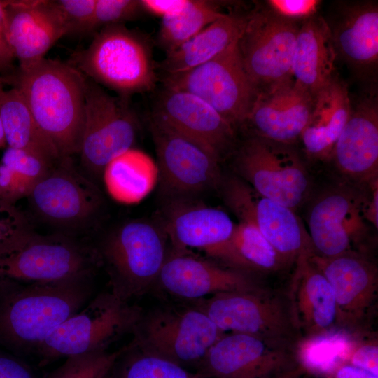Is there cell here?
Instances as JSON below:
<instances>
[{
  "label": "cell",
  "mask_w": 378,
  "mask_h": 378,
  "mask_svg": "<svg viewBox=\"0 0 378 378\" xmlns=\"http://www.w3.org/2000/svg\"><path fill=\"white\" fill-rule=\"evenodd\" d=\"M113 370V369H112ZM103 378H114L112 370Z\"/></svg>",
  "instance_id": "48"
},
{
  "label": "cell",
  "mask_w": 378,
  "mask_h": 378,
  "mask_svg": "<svg viewBox=\"0 0 378 378\" xmlns=\"http://www.w3.org/2000/svg\"><path fill=\"white\" fill-rule=\"evenodd\" d=\"M336 58L326 20L316 14L304 20L298 31L293 55L294 83L314 99L335 76Z\"/></svg>",
  "instance_id": "27"
},
{
  "label": "cell",
  "mask_w": 378,
  "mask_h": 378,
  "mask_svg": "<svg viewBox=\"0 0 378 378\" xmlns=\"http://www.w3.org/2000/svg\"><path fill=\"white\" fill-rule=\"evenodd\" d=\"M114 378H203L198 373L160 356L144 352L131 343L117 361Z\"/></svg>",
  "instance_id": "35"
},
{
  "label": "cell",
  "mask_w": 378,
  "mask_h": 378,
  "mask_svg": "<svg viewBox=\"0 0 378 378\" xmlns=\"http://www.w3.org/2000/svg\"><path fill=\"white\" fill-rule=\"evenodd\" d=\"M190 0H140L145 12L162 18L174 16L182 12Z\"/></svg>",
  "instance_id": "42"
},
{
  "label": "cell",
  "mask_w": 378,
  "mask_h": 378,
  "mask_svg": "<svg viewBox=\"0 0 378 378\" xmlns=\"http://www.w3.org/2000/svg\"><path fill=\"white\" fill-rule=\"evenodd\" d=\"M291 344L255 335L224 334L198 365L203 378H271L293 363Z\"/></svg>",
  "instance_id": "16"
},
{
  "label": "cell",
  "mask_w": 378,
  "mask_h": 378,
  "mask_svg": "<svg viewBox=\"0 0 378 378\" xmlns=\"http://www.w3.org/2000/svg\"><path fill=\"white\" fill-rule=\"evenodd\" d=\"M136 130L127 99L111 95L86 77L85 123L78 153L85 167L94 173L104 171L112 159L132 148Z\"/></svg>",
  "instance_id": "12"
},
{
  "label": "cell",
  "mask_w": 378,
  "mask_h": 378,
  "mask_svg": "<svg viewBox=\"0 0 378 378\" xmlns=\"http://www.w3.org/2000/svg\"><path fill=\"white\" fill-rule=\"evenodd\" d=\"M28 197L41 217L69 226L88 221L102 201L99 189L76 169L71 158L53 164Z\"/></svg>",
  "instance_id": "17"
},
{
  "label": "cell",
  "mask_w": 378,
  "mask_h": 378,
  "mask_svg": "<svg viewBox=\"0 0 378 378\" xmlns=\"http://www.w3.org/2000/svg\"><path fill=\"white\" fill-rule=\"evenodd\" d=\"M144 12L140 0H96L94 31L133 20Z\"/></svg>",
  "instance_id": "38"
},
{
  "label": "cell",
  "mask_w": 378,
  "mask_h": 378,
  "mask_svg": "<svg viewBox=\"0 0 378 378\" xmlns=\"http://www.w3.org/2000/svg\"><path fill=\"white\" fill-rule=\"evenodd\" d=\"M0 78L20 92L60 159L79 153L85 123V76L68 62L43 58Z\"/></svg>",
  "instance_id": "1"
},
{
  "label": "cell",
  "mask_w": 378,
  "mask_h": 378,
  "mask_svg": "<svg viewBox=\"0 0 378 378\" xmlns=\"http://www.w3.org/2000/svg\"><path fill=\"white\" fill-rule=\"evenodd\" d=\"M246 16L225 13L180 47L167 53L160 64L164 75L189 71L219 55L239 38Z\"/></svg>",
  "instance_id": "29"
},
{
  "label": "cell",
  "mask_w": 378,
  "mask_h": 378,
  "mask_svg": "<svg viewBox=\"0 0 378 378\" xmlns=\"http://www.w3.org/2000/svg\"><path fill=\"white\" fill-rule=\"evenodd\" d=\"M378 347L375 343L360 346L352 355V365L377 375Z\"/></svg>",
  "instance_id": "44"
},
{
  "label": "cell",
  "mask_w": 378,
  "mask_h": 378,
  "mask_svg": "<svg viewBox=\"0 0 378 378\" xmlns=\"http://www.w3.org/2000/svg\"><path fill=\"white\" fill-rule=\"evenodd\" d=\"M335 378H378V375L353 365H345L337 370Z\"/></svg>",
  "instance_id": "46"
},
{
  "label": "cell",
  "mask_w": 378,
  "mask_h": 378,
  "mask_svg": "<svg viewBox=\"0 0 378 378\" xmlns=\"http://www.w3.org/2000/svg\"><path fill=\"white\" fill-rule=\"evenodd\" d=\"M108 193L115 200L136 203L154 188L158 167L144 152L131 148L112 159L104 169Z\"/></svg>",
  "instance_id": "31"
},
{
  "label": "cell",
  "mask_w": 378,
  "mask_h": 378,
  "mask_svg": "<svg viewBox=\"0 0 378 378\" xmlns=\"http://www.w3.org/2000/svg\"><path fill=\"white\" fill-rule=\"evenodd\" d=\"M265 5L277 16L298 22L315 15L321 1L318 0H269Z\"/></svg>",
  "instance_id": "40"
},
{
  "label": "cell",
  "mask_w": 378,
  "mask_h": 378,
  "mask_svg": "<svg viewBox=\"0 0 378 378\" xmlns=\"http://www.w3.org/2000/svg\"><path fill=\"white\" fill-rule=\"evenodd\" d=\"M127 349V345L113 352L94 351L71 356L44 378H103L108 374Z\"/></svg>",
  "instance_id": "36"
},
{
  "label": "cell",
  "mask_w": 378,
  "mask_h": 378,
  "mask_svg": "<svg viewBox=\"0 0 378 378\" xmlns=\"http://www.w3.org/2000/svg\"><path fill=\"white\" fill-rule=\"evenodd\" d=\"M68 62L127 99L152 90L157 82L149 42L124 24L99 29L88 48L74 52Z\"/></svg>",
  "instance_id": "3"
},
{
  "label": "cell",
  "mask_w": 378,
  "mask_h": 378,
  "mask_svg": "<svg viewBox=\"0 0 378 378\" xmlns=\"http://www.w3.org/2000/svg\"><path fill=\"white\" fill-rule=\"evenodd\" d=\"M92 278L0 284V343L20 354H34L53 330L90 300Z\"/></svg>",
  "instance_id": "2"
},
{
  "label": "cell",
  "mask_w": 378,
  "mask_h": 378,
  "mask_svg": "<svg viewBox=\"0 0 378 378\" xmlns=\"http://www.w3.org/2000/svg\"><path fill=\"white\" fill-rule=\"evenodd\" d=\"M314 103V99L293 82L258 93L246 122L256 136L290 145L300 137Z\"/></svg>",
  "instance_id": "26"
},
{
  "label": "cell",
  "mask_w": 378,
  "mask_h": 378,
  "mask_svg": "<svg viewBox=\"0 0 378 378\" xmlns=\"http://www.w3.org/2000/svg\"><path fill=\"white\" fill-rule=\"evenodd\" d=\"M346 85L336 75L315 97L314 106L300 138L308 155L329 159L351 111Z\"/></svg>",
  "instance_id": "28"
},
{
  "label": "cell",
  "mask_w": 378,
  "mask_h": 378,
  "mask_svg": "<svg viewBox=\"0 0 378 378\" xmlns=\"http://www.w3.org/2000/svg\"><path fill=\"white\" fill-rule=\"evenodd\" d=\"M235 166L256 192L295 211L310 193L308 171L289 145L253 136L241 148Z\"/></svg>",
  "instance_id": "10"
},
{
  "label": "cell",
  "mask_w": 378,
  "mask_h": 378,
  "mask_svg": "<svg viewBox=\"0 0 378 378\" xmlns=\"http://www.w3.org/2000/svg\"><path fill=\"white\" fill-rule=\"evenodd\" d=\"M225 200L240 221L253 225L286 265L314 250L308 231L294 210L265 197L238 178L225 186Z\"/></svg>",
  "instance_id": "14"
},
{
  "label": "cell",
  "mask_w": 378,
  "mask_h": 378,
  "mask_svg": "<svg viewBox=\"0 0 378 378\" xmlns=\"http://www.w3.org/2000/svg\"><path fill=\"white\" fill-rule=\"evenodd\" d=\"M4 13L6 36L20 68L45 58L52 46L67 34L55 1H4Z\"/></svg>",
  "instance_id": "19"
},
{
  "label": "cell",
  "mask_w": 378,
  "mask_h": 378,
  "mask_svg": "<svg viewBox=\"0 0 378 378\" xmlns=\"http://www.w3.org/2000/svg\"><path fill=\"white\" fill-rule=\"evenodd\" d=\"M102 265L94 247L63 234H36L22 248L0 255V284H32L93 275Z\"/></svg>",
  "instance_id": "7"
},
{
  "label": "cell",
  "mask_w": 378,
  "mask_h": 378,
  "mask_svg": "<svg viewBox=\"0 0 378 378\" xmlns=\"http://www.w3.org/2000/svg\"><path fill=\"white\" fill-rule=\"evenodd\" d=\"M370 188V192L365 195L363 206L365 220L372 225L376 229L378 227V176L371 179L367 183Z\"/></svg>",
  "instance_id": "45"
},
{
  "label": "cell",
  "mask_w": 378,
  "mask_h": 378,
  "mask_svg": "<svg viewBox=\"0 0 378 378\" xmlns=\"http://www.w3.org/2000/svg\"><path fill=\"white\" fill-rule=\"evenodd\" d=\"M295 261L288 300L299 332L309 339L328 333L337 325V304L333 290L312 262L309 253Z\"/></svg>",
  "instance_id": "25"
},
{
  "label": "cell",
  "mask_w": 378,
  "mask_h": 378,
  "mask_svg": "<svg viewBox=\"0 0 378 378\" xmlns=\"http://www.w3.org/2000/svg\"><path fill=\"white\" fill-rule=\"evenodd\" d=\"M52 164L34 153L8 147L0 162V199L15 204L28 197Z\"/></svg>",
  "instance_id": "32"
},
{
  "label": "cell",
  "mask_w": 378,
  "mask_h": 378,
  "mask_svg": "<svg viewBox=\"0 0 378 378\" xmlns=\"http://www.w3.org/2000/svg\"><path fill=\"white\" fill-rule=\"evenodd\" d=\"M284 378H286V377H284Z\"/></svg>",
  "instance_id": "49"
},
{
  "label": "cell",
  "mask_w": 378,
  "mask_h": 378,
  "mask_svg": "<svg viewBox=\"0 0 378 378\" xmlns=\"http://www.w3.org/2000/svg\"><path fill=\"white\" fill-rule=\"evenodd\" d=\"M236 224L223 210L178 198L166 214L164 231L176 252L188 248L204 250L224 260Z\"/></svg>",
  "instance_id": "21"
},
{
  "label": "cell",
  "mask_w": 378,
  "mask_h": 378,
  "mask_svg": "<svg viewBox=\"0 0 378 378\" xmlns=\"http://www.w3.org/2000/svg\"><path fill=\"white\" fill-rule=\"evenodd\" d=\"M55 2L64 20L67 34L94 31L96 0H57Z\"/></svg>",
  "instance_id": "39"
},
{
  "label": "cell",
  "mask_w": 378,
  "mask_h": 378,
  "mask_svg": "<svg viewBox=\"0 0 378 378\" xmlns=\"http://www.w3.org/2000/svg\"><path fill=\"white\" fill-rule=\"evenodd\" d=\"M36 234L14 203L0 199V255L22 248Z\"/></svg>",
  "instance_id": "37"
},
{
  "label": "cell",
  "mask_w": 378,
  "mask_h": 378,
  "mask_svg": "<svg viewBox=\"0 0 378 378\" xmlns=\"http://www.w3.org/2000/svg\"><path fill=\"white\" fill-rule=\"evenodd\" d=\"M4 7V1H0V75L2 76L15 69L13 61L15 59L6 34Z\"/></svg>",
  "instance_id": "43"
},
{
  "label": "cell",
  "mask_w": 378,
  "mask_h": 378,
  "mask_svg": "<svg viewBox=\"0 0 378 378\" xmlns=\"http://www.w3.org/2000/svg\"><path fill=\"white\" fill-rule=\"evenodd\" d=\"M6 144V141L4 130L3 127L1 120L0 118V148L4 146Z\"/></svg>",
  "instance_id": "47"
},
{
  "label": "cell",
  "mask_w": 378,
  "mask_h": 378,
  "mask_svg": "<svg viewBox=\"0 0 378 378\" xmlns=\"http://www.w3.org/2000/svg\"><path fill=\"white\" fill-rule=\"evenodd\" d=\"M151 115L197 141L219 160L234 144V126L190 93L164 86Z\"/></svg>",
  "instance_id": "20"
},
{
  "label": "cell",
  "mask_w": 378,
  "mask_h": 378,
  "mask_svg": "<svg viewBox=\"0 0 378 378\" xmlns=\"http://www.w3.org/2000/svg\"><path fill=\"white\" fill-rule=\"evenodd\" d=\"M158 279L167 292L187 299L260 289L239 272L222 268L184 252L175 251L167 257Z\"/></svg>",
  "instance_id": "23"
},
{
  "label": "cell",
  "mask_w": 378,
  "mask_h": 378,
  "mask_svg": "<svg viewBox=\"0 0 378 378\" xmlns=\"http://www.w3.org/2000/svg\"><path fill=\"white\" fill-rule=\"evenodd\" d=\"M149 126L167 192L184 198L220 182V160L205 146L152 115Z\"/></svg>",
  "instance_id": "13"
},
{
  "label": "cell",
  "mask_w": 378,
  "mask_h": 378,
  "mask_svg": "<svg viewBox=\"0 0 378 378\" xmlns=\"http://www.w3.org/2000/svg\"><path fill=\"white\" fill-rule=\"evenodd\" d=\"M133 332L130 343L134 346L183 368L198 366L225 334L198 307L162 309L142 316Z\"/></svg>",
  "instance_id": "9"
},
{
  "label": "cell",
  "mask_w": 378,
  "mask_h": 378,
  "mask_svg": "<svg viewBox=\"0 0 378 378\" xmlns=\"http://www.w3.org/2000/svg\"><path fill=\"white\" fill-rule=\"evenodd\" d=\"M234 266L260 271H276L284 267L282 258L252 224H236L225 260Z\"/></svg>",
  "instance_id": "33"
},
{
  "label": "cell",
  "mask_w": 378,
  "mask_h": 378,
  "mask_svg": "<svg viewBox=\"0 0 378 378\" xmlns=\"http://www.w3.org/2000/svg\"><path fill=\"white\" fill-rule=\"evenodd\" d=\"M0 118L8 147L34 153L54 164L57 151L36 124L23 96L15 87H4L0 78Z\"/></svg>",
  "instance_id": "30"
},
{
  "label": "cell",
  "mask_w": 378,
  "mask_h": 378,
  "mask_svg": "<svg viewBox=\"0 0 378 378\" xmlns=\"http://www.w3.org/2000/svg\"><path fill=\"white\" fill-rule=\"evenodd\" d=\"M300 27L277 16L265 3L247 15L238 47L258 93L293 82L292 61Z\"/></svg>",
  "instance_id": "8"
},
{
  "label": "cell",
  "mask_w": 378,
  "mask_h": 378,
  "mask_svg": "<svg viewBox=\"0 0 378 378\" xmlns=\"http://www.w3.org/2000/svg\"><path fill=\"white\" fill-rule=\"evenodd\" d=\"M224 332L229 331L291 344L300 332L288 299L266 290L227 292L197 307Z\"/></svg>",
  "instance_id": "11"
},
{
  "label": "cell",
  "mask_w": 378,
  "mask_h": 378,
  "mask_svg": "<svg viewBox=\"0 0 378 378\" xmlns=\"http://www.w3.org/2000/svg\"><path fill=\"white\" fill-rule=\"evenodd\" d=\"M224 14L216 2L190 0L182 12L162 19L158 34L159 43L167 53L170 52Z\"/></svg>",
  "instance_id": "34"
},
{
  "label": "cell",
  "mask_w": 378,
  "mask_h": 378,
  "mask_svg": "<svg viewBox=\"0 0 378 378\" xmlns=\"http://www.w3.org/2000/svg\"><path fill=\"white\" fill-rule=\"evenodd\" d=\"M0 378H38L34 369L18 357L0 351Z\"/></svg>",
  "instance_id": "41"
},
{
  "label": "cell",
  "mask_w": 378,
  "mask_h": 378,
  "mask_svg": "<svg viewBox=\"0 0 378 378\" xmlns=\"http://www.w3.org/2000/svg\"><path fill=\"white\" fill-rule=\"evenodd\" d=\"M238 40L200 66L164 75V86L195 95L233 126L245 122L258 92L244 66Z\"/></svg>",
  "instance_id": "6"
},
{
  "label": "cell",
  "mask_w": 378,
  "mask_h": 378,
  "mask_svg": "<svg viewBox=\"0 0 378 378\" xmlns=\"http://www.w3.org/2000/svg\"><path fill=\"white\" fill-rule=\"evenodd\" d=\"M348 178L366 183L378 176V107L374 98L351 106L330 157Z\"/></svg>",
  "instance_id": "24"
},
{
  "label": "cell",
  "mask_w": 378,
  "mask_h": 378,
  "mask_svg": "<svg viewBox=\"0 0 378 378\" xmlns=\"http://www.w3.org/2000/svg\"><path fill=\"white\" fill-rule=\"evenodd\" d=\"M309 257L333 290L337 324L358 327L377 297L378 279L375 265L354 251L334 257H324L312 251Z\"/></svg>",
  "instance_id": "18"
},
{
  "label": "cell",
  "mask_w": 378,
  "mask_h": 378,
  "mask_svg": "<svg viewBox=\"0 0 378 378\" xmlns=\"http://www.w3.org/2000/svg\"><path fill=\"white\" fill-rule=\"evenodd\" d=\"M337 57L365 76L378 62V7L370 1H341L326 21Z\"/></svg>",
  "instance_id": "22"
},
{
  "label": "cell",
  "mask_w": 378,
  "mask_h": 378,
  "mask_svg": "<svg viewBox=\"0 0 378 378\" xmlns=\"http://www.w3.org/2000/svg\"><path fill=\"white\" fill-rule=\"evenodd\" d=\"M164 233L150 222L132 220L93 246L106 266L112 293L128 302L158 279L167 258Z\"/></svg>",
  "instance_id": "5"
},
{
  "label": "cell",
  "mask_w": 378,
  "mask_h": 378,
  "mask_svg": "<svg viewBox=\"0 0 378 378\" xmlns=\"http://www.w3.org/2000/svg\"><path fill=\"white\" fill-rule=\"evenodd\" d=\"M142 316L140 308L130 305L111 292L101 293L84 308L53 330L34 355L40 367L62 357L106 351L124 334L134 331Z\"/></svg>",
  "instance_id": "4"
},
{
  "label": "cell",
  "mask_w": 378,
  "mask_h": 378,
  "mask_svg": "<svg viewBox=\"0 0 378 378\" xmlns=\"http://www.w3.org/2000/svg\"><path fill=\"white\" fill-rule=\"evenodd\" d=\"M366 193L346 186L330 188L313 202L309 235L316 253L334 257L352 251L368 233L363 206Z\"/></svg>",
  "instance_id": "15"
}]
</instances>
